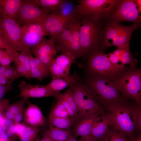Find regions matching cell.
Masks as SVG:
<instances>
[{
  "label": "cell",
  "instance_id": "30bf717a",
  "mask_svg": "<svg viewBox=\"0 0 141 141\" xmlns=\"http://www.w3.org/2000/svg\"><path fill=\"white\" fill-rule=\"evenodd\" d=\"M140 13L135 0H121L109 20L118 23L129 21L141 25Z\"/></svg>",
  "mask_w": 141,
  "mask_h": 141
},
{
  "label": "cell",
  "instance_id": "816d5d0a",
  "mask_svg": "<svg viewBox=\"0 0 141 141\" xmlns=\"http://www.w3.org/2000/svg\"><path fill=\"white\" fill-rule=\"evenodd\" d=\"M129 141H141V135L139 134L138 136L136 138L135 137L130 138Z\"/></svg>",
  "mask_w": 141,
  "mask_h": 141
},
{
  "label": "cell",
  "instance_id": "ee69618b",
  "mask_svg": "<svg viewBox=\"0 0 141 141\" xmlns=\"http://www.w3.org/2000/svg\"><path fill=\"white\" fill-rule=\"evenodd\" d=\"M13 62L12 59L8 54L3 57L0 61L1 66H6L10 65Z\"/></svg>",
  "mask_w": 141,
  "mask_h": 141
},
{
  "label": "cell",
  "instance_id": "2e32d148",
  "mask_svg": "<svg viewBox=\"0 0 141 141\" xmlns=\"http://www.w3.org/2000/svg\"><path fill=\"white\" fill-rule=\"evenodd\" d=\"M35 57L49 69L57 51L54 42L51 39H44L35 48L31 50Z\"/></svg>",
  "mask_w": 141,
  "mask_h": 141
},
{
  "label": "cell",
  "instance_id": "bcb514c9",
  "mask_svg": "<svg viewBox=\"0 0 141 141\" xmlns=\"http://www.w3.org/2000/svg\"><path fill=\"white\" fill-rule=\"evenodd\" d=\"M14 80L8 79L3 74L0 75V85H4L13 83Z\"/></svg>",
  "mask_w": 141,
  "mask_h": 141
},
{
  "label": "cell",
  "instance_id": "74e56055",
  "mask_svg": "<svg viewBox=\"0 0 141 141\" xmlns=\"http://www.w3.org/2000/svg\"><path fill=\"white\" fill-rule=\"evenodd\" d=\"M16 68L20 77H24L28 79H30L24 64L19 62L15 63Z\"/></svg>",
  "mask_w": 141,
  "mask_h": 141
},
{
  "label": "cell",
  "instance_id": "5bb4252c",
  "mask_svg": "<svg viewBox=\"0 0 141 141\" xmlns=\"http://www.w3.org/2000/svg\"><path fill=\"white\" fill-rule=\"evenodd\" d=\"M81 18V16L78 14L70 22L67 27L71 31L72 35L70 41L64 52L70 53L75 59L83 56L80 33Z\"/></svg>",
  "mask_w": 141,
  "mask_h": 141
},
{
  "label": "cell",
  "instance_id": "6f0895ef",
  "mask_svg": "<svg viewBox=\"0 0 141 141\" xmlns=\"http://www.w3.org/2000/svg\"><path fill=\"white\" fill-rule=\"evenodd\" d=\"M64 141H80V140H77L73 137L68 139Z\"/></svg>",
  "mask_w": 141,
  "mask_h": 141
},
{
  "label": "cell",
  "instance_id": "ac0fdd59",
  "mask_svg": "<svg viewBox=\"0 0 141 141\" xmlns=\"http://www.w3.org/2000/svg\"><path fill=\"white\" fill-rule=\"evenodd\" d=\"M110 128L108 114L104 110L97 115L94 122L90 135L95 139L99 141Z\"/></svg>",
  "mask_w": 141,
  "mask_h": 141
},
{
  "label": "cell",
  "instance_id": "4dcf8cb0",
  "mask_svg": "<svg viewBox=\"0 0 141 141\" xmlns=\"http://www.w3.org/2000/svg\"><path fill=\"white\" fill-rule=\"evenodd\" d=\"M127 137L123 132L110 128L105 135L99 141H129Z\"/></svg>",
  "mask_w": 141,
  "mask_h": 141
},
{
  "label": "cell",
  "instance_id": "484cf974",
  "mask_svg": "<svg viewBox=\"0 0 141 141\" xmlns=\"http://www.w3.org/2000/svg\"><path fill=\"white\" fill-rule=\"evenodd\" d=\"M27 99L23 98L15 103L9 104L3 113L4 117L13 120L16 114L24 111L25 104Z\"/></svg>",
  "mask_w": 141,
  "mask_h": 141
},
{
  "label": "cell",
  "instance_id": "e575fe53",
  "mask_svg": "<svg viewBox=\"0 0 141 141\" xmlns=\"http://www.w3.org/2000/svg\"><path fill=\"white\" fill-rule=\"evenodd\" d=\"M122 64L124 65L129 64L131 68H134L136 65L137 60L134 58L130 52V48H126L122 57L120 59Z\"/></svg>",
  "mask_w": 141,
  "mask_h": 141
},
{
  "label": "cell",
  "instance_id": "b9f144b4",
  "mask_svg": "<svg viewBox=\"0 0 141 141\" xmlns=\"http://www.w3.org/2000/svg\"><path fill=\"white\" fill-rule=\"evenodd\" d=\"M107 55L109 60L113 64L116 65H119L122 64L119 63V62L120 63L121 62L120 58L119 57L112 52L109 53L107 54Z\"/></svg>",
  "mask_w": 141,
  "mask_h": 141
},
{
  "label": "cell",
  "instance_id": "e0dca14e",
  "mask_svg": "<svg viewBox=\"0 0 141 141\" xmlns=\"http://www.w3.org/2000/svg\"><path fill=\"white\" fill-rule=\"evenodd\" d=\"M27 107L24 111L22 122L27 126L43 127L46 124L45 119L39 108L30 101H26Z\"/></svg>",
  "mask_w": 141,
  "mask_h": 141
},
{
  "label": "cell",
  "instance_id": "7a4b0ae2",
  "mask_svg": "<svg viewBox=\"0 0 141 141\" xmlns=\"http://www.w3.org/2000/svg\"><path fill=\"white\" fill-rule=\"evenodd\" d=\"M80 36L83 56L101 50L105 21L91 15L81 16Z\"/></svg>",
  "mask_w": 141,
  "mask_h": 141
},
{
  "label": "cell",
  "instance_id": "c3c4849f",
  "mask_svg": "<svg viewBox=\"0 0 141 141\" xmlns=\"http://www.w3.org/2000/svg\"><path fill=\"white\" fill-rule=\"evenodd\" d=\"M80 140V141H99L93 138L91 135L88 136L81 137Z\"/></svg>",
  "mask_w": 141,
  "mask_h": 141
},
{
  "label": "cell",
  "instance_id": "6da1fadb",
  "mask_svg": "<svg viewBox=\"0 0 141 141\" xmlns=\"http://www.w3.org/2000/svg\"><path fill=\"white\" fill-rule=\"evenodd\" d=\"M141 106L131 104L123 100L106 107L110 127L121 132L131 138L136 129L137 112Z\"/></svg>",
  "mask_w": 141,
  "mask_h": 141
},
{
  "label": "cell",
  "instance_id": "11a10c76",
  "mask_svg": "<svg viewBox=\"0 0 141 141\" xmlns=\"http://www.w3.org/2000/svg\"><path fill=\"white\" fill-rule=\"evenodd\" d=\"M112 53L119 57L121 53L120 50L119 49L117 48L116 50L113 51Z\"/></svg>",
  "mask_w": 141,
  "mask_h": 141
},
{
  "label": "cell",
  "instance_id": "f907efd6",
  "mask_svg": "<svg viewBox=\"0 0 141 141\" xmlns=\"http://www.w3.org/2000/svg\"><path fill=\"white\" fill-rule=\"evenodd\" d=\"M43 136L40 141H56L47 135H44Z\"/></svg>",
  "mask_w": 141,
  "mask_h": 141
},
{
  "label": "cell",
  "instance_id": "4fadbf2b",
  "mask_svg": "<svg viewBox=\"0 0 141 141\" xmlns=\"http://www.w3.org/2000/svg\"><path fill=\"white\" fill-rule=\"evenodd\" d=\"M72 19L62 17L55 11L47 16L43 24L50 39L54 42L57 36L67 28L69 24Z\"/></svg>",
  "mask_w": 141,
  "mask_h": 141
},
{
  "label": "cell",
  "instance_id": "ab89813d",
  "mask_svg": "<svg viewBox=\"0 0 141 141\" xmlns=\"http://www.w3.org/2000/svg\"><path fill=\"white\" fill-rule=\"evenodd\" d=\"M0 49L5 50H13L11 48L4 36L2 32L0 30Z\"/></svg>",
  "mask_w": 141,
  "mask_h": 141
},
{
  "label": "cell",
  "instance_id": "4316f807",
  "mask_svg": "<svg viewBox=\"0 0 141 141\" xmlns=\"http://www.w3.org/2000/svg\"><path fill=\"white\" fill-rule=\"evenodd\" d=\"M77 6L72 1L65 0L59 10L56 11L60 15L65 18L72 19L76 17Z\"/></svg>",
  "mask_w": 141,
  "mask_h": 141
},
{
  "label": "cell",
  "instance_id": "680465c9",
  "mask_svg": "<svg viewBox=\"0 0 141 141\" xmlns=\"http://www.w3.org/2000/svg\"><path fill=\"white\" fill-rule=\"evenodd\" d=\"M0 141H9L8 140L0 138Z\"/></svg>",
  "mask_w": 141,
  "mask_h": 141
},
{
  "label": "cell",
  "instance_id": "d590c367",
  "mask_svg": "<svg viewBox=\"0 0 141 141\" xmlns=\"http://www.w3.org/2000/svg\"><path fill=\"white\" fill-rule=\"evenodd\" d=\"M55 97L58 100L61 102L65 107L66 110L68 112L70 118L74 122H76L78 120L79 118L78 115L74 111L68 102L63 98L55 96Z\"/></svg>",
  "mask_w": 141,
  "mask_h": 141
},
{
  "label": "cell",
  "instance_id": "7402d4cb",
  "mask_svg": "<svg viewBox=\"0 0 141 141\" xmlns=\"http://www.w3.org/2000/svg\"><path fill=\"white\" fill-rule=\"evenodd\" d=\"M140 25L134 23L132 25L124 26L123 29L111 44L117 48L124 47L130 45V42L132 32L140 26Z\"/></svg>",
  "mask_w": 141,
  "mask_h": 141
},
{
  "label": "cell",
  "instance_id": "681fc988",
  "mask_svg": "<svg viewBox=\"0 0 141 141\" xmlns=\"http://www.w3.org/2000/svg\"><path fill=\"white\" fill-rule=\"evenodd\" d=\"M11 66L10 65L6 66H0V75L3 74Z\"/></svg>",
  "mask_w": 141,
  "mask_h": 141
},
{
  "label": "cell",
  "instance_id": "1f68e13d",
  "mask_svg": "<svg viewBox=\"0 0 141 141\" xmlns=\"http://www.w3.org/2000/svg\"><path fill=\"white\" fill-rule=\"evenodd\" d=\"M41 130L39 127L27 126L21 135V141H34Z\"/></svg>",
  "mask_w": 141,
  "mask_h": 141
},
{
  "label": "cell",
  "instance_id": "f35d334b",
  "mask_svg": "<svg viewBox=\"0 0 141 141\" xmlns=\"http://www.w3.org/2000/svg\"><path fill=\"white\" fill-rule=\"evenodd\" d=\"M15 132L17 136L20 138L27 125L23 123L14 124Z\"/></svg>",
  "mask_w": 141,
  "mask_h": 141
},
{
  "label": "cell",
  "instance_id": "91938a15",
  "mask_svg": "<svg viewBox=\"0 0 141 141\" xmlns=\"http://www.w3.org/2000/svg\"><path fill=\"white\" fill-rule=\"evenodd\" d=\"M34 141H40V140L38 138L36 140H35Z\"/></svg>",
  "mask_w": 141,
  "mask_h": 141
},
{
  "label": "cell",
  "instance_id": "7bdbcfd3",
  "mask_svg": "<svg viewBox=\"0 0 141 141\" xmlns=\"http://www.w3.org/2000/svg\"><path fill=\"white\" fill-rule=\"evenodd\" d=\"M14 124L13 120L4 117L1 127L6 132L9 127L13 125Z\"/></svg>",
  "mask_w": 141,
  "mask_h": 141
},
{
  "label": "cell",
  "instance_id": "db71d44e",
  "mask_svg": "<svg viewBox=\"0 0 141 141\" xmlns=\"http://www.w3.org/2000/svg\"><path fill=\"white\" fill-rule=\"evenodd\" d=\"M135 1L138 10L140 13L141 12V0H135Z\"/></svg>",
  "mask_w": 141,
  "mask_h": 141
},
{
  "label": "cell",
  "instance_id": "3957f363",
  "mask_svg": "<svg viewBox=\"0 0 141 141\" xmlns=\"http://www.w3.org/2000/svg\"><path fill=\"white\" fill-rule=\"evenodd\" d=\"M88 67L96 76L113 82L118 79L127 69L124 65H115L109 60L107 54L102 51H96L88 57Z\"/></svg>",
  "mask_w": 141,
  "mask_h": 141
},
{
  "label": "cell",
  "instance_id": "9c48e42d",
  "mask_svg": "<svg viewBox=\"0 0 141 141\" xmlns=\"http://www.w3.org/2000/svg\"><path fill=\"white\" fill-rule=\"evenodd\" d=\"M49 14L40 7L37 0H22L16 20L21 27L30 24H43Z\"/></svg>",
  "mask_w": 141,
  "mask_h": 141
},
{
  "label": "cell",
  "instance_id": "f5cc1de1",
  "mask_svg": "<svg viewBox=\"0 0 141 141\" xmlns=\"http://www.w3.org/2000/svg\"><path fill=\"white\" fill-rule=\"evenodd\" d=\"M8 54L5 50L0 49V61L3 57Z\"/></svg>",
  "mask_w": 141,
  "mask_h": 141
},
{
  "label": "cell",
  "instance_id": "277c9868",
  "mask_svg": "<svg viewBox=\"0 0 141 141\" xmlns=\"http://www.w3.org/2000/svg\"><path fill=\"white\" fill-rule=\"evenodd\" d=\"M117 89L125 98L133 99L136 104L141 105V71L131 68L124 72L114 82Z\"/></svg>",
  "mask_w": 141,
  "mask_h": 141
},
{
  "label": "cell",
  "instance_id": "9a60e30c",
  "mask_svg": "<svg viewBox=\"0 0 141 141\" xmlns=\"http://www.w3.org/2000/svg\"><path fill=\"white\" fill-rule=\"evenodd\" d=\"M20 89V93L16 97L41 98L50 96L55 97L58 93L51 90L47 85H42L39 84L33 85L28 84L24 81H22L19 85Z\"/></svg>",
  "mask_w": 141,
  "mask_h": 141
},
{
  "label": "cell",
  "instance_id": "83f0119b",
  "mask_svg": "<svg viewBox=\"0 0 141 141\" xmlns=\"http://www.w3.org/2000/svg\"><path fill=\"white\" fill-rule=\"evenodd\" d=\"M72 35L71 31L67 28L57 36L54 42L56 44L55 46L57 52H64L70 41Z\"/></svg>",
  "mask_w": 141,
  "mask_h": 141
},
{
  "label": "cell",
  "instance_id": "8fae6325",
  "mask_svg": "<svg viewBox=\"0 0 141 141\" xmlns=\"http://www.w3.org/2000/svg\"><path fill=\"white\" fill-rule=\"evenodd\" d=\"M21 30L23 43L30 50L35 48L48 35L43 24H27L21 27Z\"/></svg>",
  "mask_w": 141,
  "mask_h": 141
},
{
  "label": "cell",
  "instance_id": "52a82bcc",
  "mask_svg": "<svg viewBox=\"0 0 141 141\" xmlns=\"http://www.w3.org/2000/svg\"><path fill=\"white\" fill-rule=\"evenodd\" d=\"M73 89L79 111L78 120L104 110V108L96 101L88 86L77 83L73 86Z\"/></svg>",
  "mask_w": 141,
  "mask_h": 141
},
{
  "label": "cell",
  "instance_id": "7c38bea8",
  "mask_svg": "<svg viewBox=\"0 0 141 141\" xmlns=\"http://www.w3.org/2000/svg\"><path fill=\"white\" fill-rule=\"evenodd\" d=\"M75 59L72 55L68 52H64L54 58L49 68L52 80L69 76L71 66Z\"/></svg>",
  "mask_w": 141,
  "mask_h": 141
},
{
  "label": "cell",
  "instance_id": "836d02e7",
  "mask_svg": "<svg viewBox=\"0 0 141 141\" xmlns=\"http://www.w3.org/2000/svg\"><path fill=\"white\" fill-rule=\"evenodd\" d=\"M49 115L62 118L70 117L64 105L58 100L51 111Z\"/></svg>",
  "mask_w": 141,
  "mask_h": 141
},
{
  "label": "cell",
  "instance_id": "d6a6232c",
  "mask_svg": "<svg viewBox=\"0 0 141 141\" xmlns=\"http://www.w3.org/2000/svg\"><path fill=\"white\" fill-rule=\"evenodd\" d=\"M55 96L62 98L66 100L78 115L79 118V111L74 97L73 86H70L69 88L64 93L62 94L58 93Z\"/></svg>",
  "mask_w": 141,
  "mask_h": 141
},
{
  "label": "cell",
  "instance_id": "9f6ffc18",
  "mask_svg": "<svg viewBox=\"0 0 141 141\" xmlns=\"http://www.w3.org/2000/svg\"><path fill=\"white\" fill-rule=\"evenodd\" d=\"M4 118L3 113H0V126H1Z\"/></svg>",
  "mask_w": 141,
  "mask_h": 141
},
{
  "label": "cell",
  "instance_id": "f1b7e54d",
  "mask_svg": "<svg viewBox=\"0 0 141 141\" xmlns=\"http://www.w3.org/2000/svg\"><path fill=\"white\" fill-rule=\"evenodd\" d=\"M48 121L49 124L63 130H69L74 123L69 118H59L50 115L49 116Z\"/></svg>",
  "mask_w": 141,
  "mask_h": 141
},
{
  "label": "cell",
  "instance_id": "ba28073f",
  "mask_svg": "<svg viewBox=\"0 0 141 141\" xmlns=\"http://www.w3.org/2000/svg\"><path fill=\"white\" fill-rule=\"evenodd\" d=\"M21 28L16 20L2 15L0 30L11 48L17 51L31 52V50L22 42Z\"/></svg>",
  "mask_w": 141,
  "mask_h": 141
},
{
  "label": "cell",
  "instance_id": "5b68a950",
  "mask_svg": "<svg viewBox=\"0 0 141 141\" xmlns=\"http://www.w3.org/2000/svg\"><path fill=\"white\" fill-rule=\"evenodd\" d=\"M88 84V87L100 105L106 107L122 99L113 82L105 78L96 76L92 77L89 79Z\"/></svg>",
  "mask_w": 141,
  "mask_h": 141
},
{
  "label": "cell",
  "instance_id": "f6af8a7d",
  "mask_svg": "<svg viewBox=\"0 0 141 141\" xmlns=\"http://www.w3.org/2000/svg\"><path fill=\"white\" fill-rule=\"evenodd\" d=\"M9 104V100L8 99H0V113H3L5 108Z\"/></svg>",
  "mask_w": 141,
  "mask_h": 141
},
{
  "label": "cell",
  "instance_id": "d4e9b609",
  "mask_svg": "<svg viewBox=\"0 0 141 141\" xmlns=\"http://www.w3.org/2000/svg\"><path fill=\"white\" fill-rule=\"evenodd\" d=\"M42 134L47 135L56 141H64L73 137L69 130H65L50 124L49 128L44 130Z\"/></svg>",
  "mask_w": 141,
  "mask_h": 141
},
{
  "label": "cell",
  "instance_id": "60d3db41",
  "mask_svg": "<svg viewBox=\"0 0 141 141\" xmlns=\"http://www.w3.org/2000/svg\"><path fill=\"white\" fill-rule=\"evenodd\" d=\"M11 86L9 84L0 85V99H2L5 94L11 89Z\"/></svg>",
  "mask_w": 141,
  "mask_h": 141
},
{
  "label": "cell",
  "instance_id": "603a6c76",
  "mask_svg": "<svg viewBox=\"0 0 141 141\" xmlns=\"http://www.w3.org/2000/svg\"><path fill=\"white\" fill-rule=\"evenodd\" d=\"M22 0H0V14L16 20Z\"/></svg>",
  "mask_w": 141,
  "mask_h": 141
},
{
  "label": "cell",
  "instance_id": "7dc6e473",
  "mask_svg": "<svg viewBox=\"0 0 141 141\" xmlns=\"http://www.w3.org/2000/svg\"><path fill=\"white\" fill-rule=\"evenodd\" d=\"M0 138L10 141V139L6 132L0 126Z\"/></svg>",
  "mask_w": 141,
  "mask_h": 141
},
{
  "label": "cell",
  "instance_id": "8992f818",
  "mask_svg": "<svg viewBox=\"0 0 141 141\" xmlns=\"http://www.w3.org/2000/svg\"><path fill=\"white\" fill-rule=\"evenodd\" d=\"M121 0H78L77 14L89 15L104 21L109 20Z\"/></svg>",
  "mask_w": 141,
  "mask_h": 141
},
{
  "label": "cell",
  "instance_id": "cb8c5ba5",
  "mask_svg": "<svg viewBox=\"0 0 141 141\" xmlns=\"http://www.w3.org/2000/svg\"><path fill=\"white\" fill-rule=\"evenodd\" d=\"M31 67V78L36 79L42 81L48 76L50 73L48 68L37 58L32 56L30 53L29 55Z\"/></svg>",
  "mask_w": 141,
  "mask_h": 141
},
{
  "label": "cell",
  "instance_id": "8d00e7d4",
  "mask_svg": "<svg viewBox=\"0 0 141 141\" xmlns=\"http://www.w3.org/2000/svg\"><path fill=\"white\" fill-rule=\"evenodd\" d=\"M3 75L9 80H14L20 77L16 68L11 66Z\"/></svg>",
  "mask_w": 141,
  "mask_h": 141
},
{
  "label": "cell",
  "instance_id": "94428289",
  "mask_svg": "<svg viewBox=\"0 0 141 141\" xmlns=\"http://www.w3.org/2000/svg\"><path fill=\"white\" fill-rule=\"evenodd\" d=\"M2 14H0V22L1 20V17L2 16Z\"/></svg>",
  "mask_w": 141,
  "mask_h": 141
},
{
  "label": "cell",
  "instance_id": "44dd1931",
  "mask_svg": "<svg viewBox=\"0 0 141 141\" xmlns=\"http://www.w3.org/2000/svg\"><path fill=\"white\" fill-rule=\"evenodd\" d=\"M80 76L76 72L67 77L52 80L47 85L53 91L58 93V92L68 86H73L80 79Z\"/></svg>",
  "mask_w": 141,
  "mask_h": 141
},
{
  "label": "cell",
  "instance_id": "d6986e66",
  "mask_svg": "<svg viewBox=\"0 0 141 141\" xmlns=\"http://www.w3.org/2000/svg\"><path fill=\"white\" fill-rule=\"evenodd\" d=\"M124 26L108 20L104 23L101 50L111 46V44Z\"/></svg>",
  "mask_w": 141,
  "mask_h": 141
},
{
  "label": "cell",
  "instance_id": "f546056e",
  "mask_svg": "<svg viewBox=\"0 0 141 141\" xmlns=\"http://www.w3.org/2000/svg\"><path fill=\"white\" fill-rule=\"evenodd\" d=\"M65 0H37V1L40 7L49 13L50 11L58 10Z\"/></svg>",
  "mask_w": 141,
  "mask_h": 141
},
{
  "label": "cell",
  "instance_id": "ffe728a7",
  "mask_svg": "<svg viewBox=\"0 0 141 141\" xmlns=\"http://www.w3.org/2000/svg\"><path fill=\"white\" fill-rule=\"evenodd\" d=\"M98 114L85 117L77 121L73 129V138L76 139L78 136L90 135L94 122Z\"/></svg>",
  "mask_w": 141,
  "mask_h": 141
}]
</instances>
